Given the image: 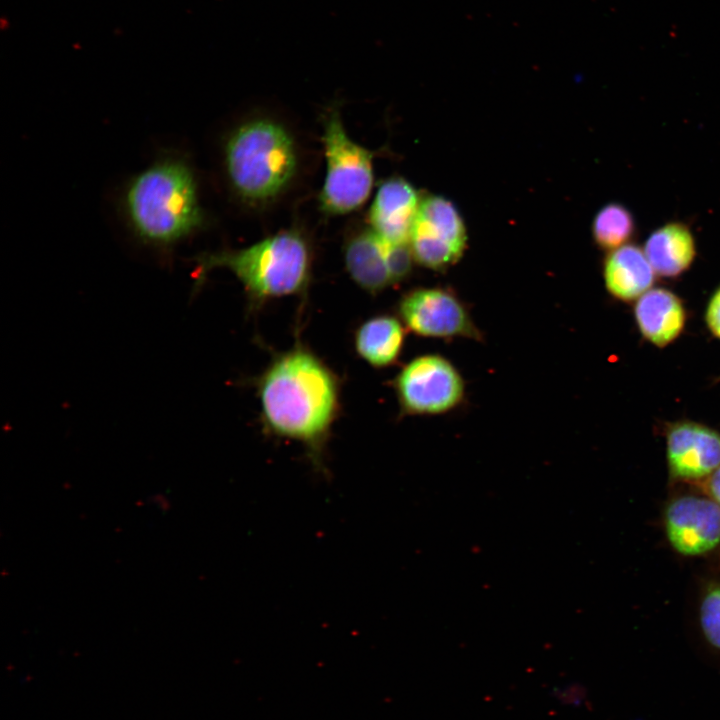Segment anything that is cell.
I'll return each mask as SVG.
<instances>
[{"label": "cell", "instance_id": "8fae6325", "mask_svg": "<svg viewBox=\"0 0 720 720\" xmlns=\"http://www.w3.org/2000/svg\"><path fill=\"white\" fill-rule=\"evenodd\" d=\"M420 202L406 180L395 177L384 181L370 209L372 231L389 244H409Z\"/></svg>", "mask_w": 720, "mask_h": 720}, {"label": "cell", "instance_id": "277c9868", "mask_svg": "<svg viewBox=\"0 0 720 720\" xmlns=\"http://www.w3.org/2000/svg\"><path fill=\"white\" fill-rule=\"evenodd\" d=\"M224 153L232 186L250 200L274 197L296 169L290 135L281 125L269 120H255L238 127L229 136Z\"/></svg>", "mask_w": 720, "mask_h": 720}, {"label": "cell", "instance_id": "ffe728a7", "mask_svg": "<svg viewBox=\"0 0 720 720\" xmlns=\"http://www.w3.org/2000/svg\"><path fill=\"white\" fill-rule=\"evenodd\" d=\"M705 318L711 332L720 338V288L710 299Z\"/></svg>", "mask_w": 720, "mask_h": 720}, {"label": "cell", "instance_id": "e0dca14e", "mask_svg": "<svg viewBox=\"0 0 720 720\" xmlns=\"http://www.w3.org/2000/svg\"><path fill=\"white\" fill-rule=\"evenodd\" d=\"M635 222L631 212L619 203H609L594 217L592 235L596 244L606 250H614L632 238Z\"/></svg>", "mask_w": 720, "mask_h": 720}, {"label": "cell", "instance_id": "30bf717a", "mask_svg": "<svg viewBox=\"0 0 720 720\" xmlns=\"http://www.w3.org/2000/svg\"><path fill=\"white\" fill-rule=\"evenodd\" d=\"M666 458L673 478L706 479L720 466V434L696 422L674 423L666 431Z\"/></svg>", "mask_w": 720, "mask_h": 720}, {"label": "cell", "instance_id": "4fadbf2b", "mask_svg": "<svg viewBox=\"0 0 720 720\" xmlns=\"http://www.w3.org/2000/svg\"><path fill=\"white\" fill-rule=\"evenodd\" d=\"M603 276L606 288L612 296L631 301L638 299L651 288L655 271L642 249L626 244L611 250L607 255Z\"/></svg>", "mask_w": 720, "mask_h": 720}, {"label": "cell", "instance_id": "7c38bea8", "mask_svg": "<svg viewBox=\"0 0 720 720\" xmlns=\"http://www.w3.org/2000/svg\"><path fill=\"white\" fill-rule=\"evenodd\" d=\"M634 313L642 335L659 347L674 341L682 332L686 320L681 300L663 288L649 289L640 296Z\"/></svg>", "mask_w": 720, "mask_h": 720}, {"label": "cell", "instance_id": "5bb4252c", "mask_svg": "<svg viewBox=\"0 0 720 720\" xmlns=\"http://www.w3.org/2000/svg\"><path fill=\"white\" fill-rule=\"evenodd\" d=\"M388 243L372 230L354 236L345 248V264L352 280L370 293H378L391 284Z\"/></svg>", "mask_w": 720, "mask_h": 720}, {"label": "cell", "instance_id": "8992f818", "mask_svg": "<svg viewBox=\"0 0 720 720\" xmlns=\"http://www.w3.org/2000/svg\"><path fill=\"white\" fill-rule=\"evenodd\" d=\"M400 408L409 415L450 412L464 400L465 382L459 370L439 354H425L408 362L395 378Z\"/></svg>", "mask_w": 720, "mask_h": 720}, {"label": "cell", "instance_id": "52a82bcc", "mask_svg": "<svg viewBox=\"0 0 720 720\" xmlns=\"http://www.w3.org/2000/svg\"><path fill=\"white\" fill-rule=\"evenodd\" d=\"M398 313L402 323L422 337L483 338L464 302L447 288L423 287L407 292L400 299Z\"/></svg>", "mask_w": 720, "mask_h": 720}, {"label": "cell", "instance_id": "9a60e30c", "mask_svg": "<svg viewBox=\"0 0 720 720\" xmlns=\"http://www.w3.org/2000/svg\"><path fill=\"white\" fill-rule=\"evenodd\" d=\"M643 251L656 274L676 277L693 263L696 256L695 239L688 226L670 222L649 235Z\"/></svg>", "mask_w": 720, "mask_h": 720}, {"label": "cell", "instance_id": "3957f363", "mask_svg": "<svg viewBox=\"0 0 720 720\" xmlns=\"http://www.w3.org/2000/svg\"><path fill=\"white\" fill-rule=\"evenodd\" d=\"M196 262L198 285L208 271L226 268L240 280L250 299L258 303L301 292L308 283L311 265L306 242L290 231L247 248L201 254Z\"/></svg>", "mask_w": 720, "mask_h": 720}, {"label": "cell", "instance_id": "2e32d148", "mask_svg": "<svg viewBox=\"0 0 720 720\" xmlns=\"http://www.w3.org/2000/svg\"><path fill=\"white\" fill-rule=\"evenodd\" d=\"M403 324L394 316L378 315L366 320L355 333V348L370 365L383 368L393 364L404 345Z\"/></svg>", "mask_w": 720, "mask_h": 720}, {"label": "cell", "instance_id": "7a4b0ae2", "mask_svg": "<svg viewBox=\"0 0 720 720\" xmlns=\"http://www.w3.org/2000/svg\"><path fill=\"white\" fill-rule=\"evenodd\" d=\"M122 206L135 236L157 248L173 247L204 223L195 174L179 156L159 158L131 177Z\"/></svg>", "mask_w": 720, "mask_h": 720}, {"label": "cell", "instance_id": "5b68a950", "mask_svg": "<svg viewBox=\"0 0 720 720\" xmlns=\"http://www.w3.org/2000/svg\"><path fill=\"white\" fill-rule=\"evenodd\" d=\"M326 175L320 194L321 207L331 214H345L362 206L373 186L372 155L347 135L337 110L325 122Z\"/></svg>", "mask_w": 720, "mask_h": 720}, {"label": "cell", "instance_id": "9c48e42d", "mask_svg": "<svg viewBox=\"0 0 720 720\" xmlns=\"http://www.w3.org/2000/svg\"><path fill=\"white\" fill-rule=\"evenodd\" d=\"M666 538L683 556H700L720 545V506L709 496L681 495L664 511Z\"/></svg>", "mask_w": 720, "mask_h": 720}, {"label": "cell", "instance_id": "ba28073f", "mask_svg": "<svg viewBox=\"0 0 720 720\" xmlns=\"http://www.w3.org/2000/svg\"><path fill=\"white\" fill-rule=\"evenodd\" d=\"M466 240L463 220L449 200L429 196L420 202L409 241L417 263L444 270L461 258Z\"/></svg>", "mask_w": 720, "mask_h": 720}, {"label": "cell", "instance_id": "d6986e66", "mask_svg": "<svg viewBox=\"0 0 720 720\" xmlns=\"http://www.w3.org/2000/svg\"><path fill=\"white\" fill-rule=\"evenodd\" d=\"M387 257L393 284L404 280L410 274L414 260L410 245L388 243Z\"/></svg>", "mask_w": 720, "mask_h": 720}, {"label": "cell", "instance_id": "44dd1931", "mask_svg": "<svg viewBox=\"0 0 720 720\" xmlns=\"http://www.w3.org/2000/svg\"><path fill=\"white\" fill-rule=\"evenodd\" d=\"M708 496L720 506V466L705 479Z\"/></svg>", "mask_w": 720, "mask_h": 720}, {"label": "cell", "instance_id": "ac0fdd59", "mask_svg": "<svg viewBox=\"0 0 720 720\" xmlns=\"http://www.w3.org/2000/svg\"><path fill=\"white\" fill-rule=\"evenodd\" d=\"M698 622L706 644L720 653V583L710 585L703 593Z\"/></svg>", "mask_w": 720, "mask_h": 720}, {"label": "cell", "instance_id": "6da1fadb", "mask_svg": "<svg viewBox=\"0 0 720 720\" xmlns=\"http://www.w3.org/2000/svg\"><path fill=\"white\" fill-rule=\"evenodd\" d=\"M265 426L318 451L336 417L338 384L315 355L295 348L275 359L258 384Z\"/></svg>", "mask_w": 720, "mask_h": 720}]
</instances>
